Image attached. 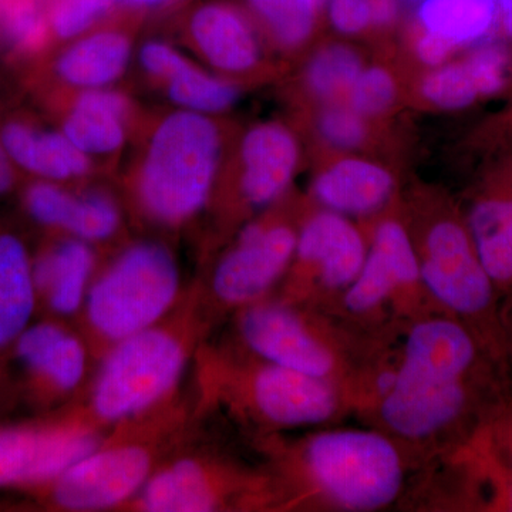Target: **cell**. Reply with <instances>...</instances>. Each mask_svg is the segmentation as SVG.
<instances>
[{
  "mask_svg": "<svg viewBox=\"0 0 512 512\" xmlns=\"http://www.w3.org/2000/svg\"><path fill=\"white\" fill-rule=\"evenodd\" d=\"M510 369L463 323L430 313L400 335L357 416L427 464L483 429L512 393Z\"/></svg>",
  "mask_w": 512,
  "mask_h": 512,
  "instance_id": "1",
  "label": "cell"
},
{
  "mask_svg": "<svg viewBox=\"0 0 512 512\" xmlns=\"http://www.w3.org/2000/svg\"><path fill=\"white\" fill-rule=\"evenodd\" d=\"M284 491V511L410 510L421 464L383 431L320 427L254 441Z\"/></svg>",
  "mask_w": 512,
  "mask_h": 512,
  "instance_id": "2",
  "label": "cell"
},
{
  "mask_svg": "<svg viewBox=\"0 0 512 512\" xmlns=\"http://www.w3.org/2000/svg\"><path fill=\"white\" fill-rule=\"evenodd\" d=\"M195 362L198 413L218 410L252 441L336 426L356 414L355 400L338 384L266 362L234 343H202Z\"/></svg>",
  "mask_w": 512,
  "mask_h": 512,
  "instance_id": "3",
  "label": "cell"
},
{
  "mask_svg": "<svg viewBox=\"0 0 512 512\" xmlns=\"http://www.w3.org/2000/svg\"><path fill=\"white\" fill-rule=\"evenodd\" d=\"M234 345L259 359L338 384L365 409L396 342L360 332L332 313L271 295L241 309Z\"/></svg>",
  "mask_w": 512,
  "mask_h": 512,
  "instance_id": "4",
  "label": "cell"
},
{
  "mask_svg": "<svg viewBox=\"0 0 512 512\" xmlns=\"http://www.w3.org/2000/svg\"><path fill=\"white\" fill-rule=\"evenodd\" d=\"M215 325L195 284L160 322L109 350L87 402L76 406L103 430L153 409L180 392L188 363Z\"/></svg>",
  "mask_w": 512,
  "mask_h": 512,
  "instance_id": "5",
  "label": "cell"
},
{
  "mask_svg": "<svg viewBox=\"0 0 512 512\" xmlns=\"http://www.w3.org/2000/svg\"><path fill=\"white\" fill-rule=\"evenodd\" d=\"M200 416L180 392L111 427L99 446L46 483L57 510L120 511L161 464L183 446Z\"/></svg>",
  "mask_w": 512,
  "mask_h": 512,
  "instance_id": "6",
  "label": "cell"
},
{
  "mask_svg": "<svg viewBox=\"0 0 512 512\" xmlns=\"http://www.w3.org/2000/svg\"><path fill=\"white\" fill-rule=\"evenodd\" d=\"M416 248L421 282L440 311L467 326L494 359L510 366L501 328L500 293L485 271L464 221L450 201L402 218Z\"/></svg>",
  "mask_w": 512,
  "mask_h": 512,
  "instance_id": "7",
  "label": "cell"
},
{
  "mask_svg": "<svg viewBox=\"0 0 512 512\" xmlns=\"http://www.w3.org/2000/svg\"><path fill=\"white\" fill-rule=\"evenodd\" d=\"M221 158L222 134L211 116L183 109L167 114L134 175L138 210L168 228L194 220L214 197Z\"/></svg>",
  "mask_w": 512,
  "mask_h": 512,
  "instance_id": "8",
  "label": "cell"
},
{
  "mask_svg": "<svg viewBox=\"0 0 512 512\" xmlns=\"http://www.w3.org/2000/svg\"><path fill=\"white\" fill-rule=\"evenodd\" d=\"M180 268L158 242L130 245L90 284L83 332L89 353L103 359L121 340L156 325L180 301Z\"/></svg>",
  "mask_w": 512,
  "mask_h": 512,
  "instance_id": "9",
  "label": "cell"
},
{
  "mask_svg": "<svg viewBox=\"0 0 512 512\" xmlns=\"http://www.w3.org/2000/svg\"><path fill=\"white\" fill-rule=\"evenodd\" d=\"M120 511H284V491L264 461L245 463L224 450H175Z\"/></svg>",
  "mask_w": 512,
  "mask_h": 512,
  "instance_id": "10",
  "label": "cell"
},
{
  "mask_svg": "<svg viewBox=\"0 0 512 512\" xmlns=\"http://www.w3.org/2000/svg\"><path fill=\"white\" fill-rule=\"evenodd\" d=\"M367 235L365 264L329 313L366 335L394 342L414 320L441 311L421 282L402 217L384 212Z\"/></svg>",
  "mask_w": 512,
  "mask_h": 512,
  "instance_id": "11",
  "label": "cell"
},
{
  "mask_svg": "<svg viewBox=\"0 0 512 512\" xmlns=\"http://www.w3.org/2000/svg\"><path fill=\"white\" fill-rule=\"evenodd\" d=\"M301 220L271 210L241 228L200 284L215 323L274 295L292 264Z\"/></svg>",
  "mask_w": 512,
  "mask_h": 512,
  "instance_id": "12",
  "label": "cell"
},
{
  "mask_svg": "<svg viewBox=\"0 0 512 512\" xmlns=\"http://www.w3.org/2000/svg\"><path fill=\"white\" fill-rule=\"evenodd\" d=\"M369 235L352 218L315 207L302 215L295 255L274 296L329 312L365 264Z\"/></svg>",
  "mask_w": 512,
  "mask_h": 512,
  "instance_id": "13",
  "label": "cell"
},
{
  "mask_svg": "<svg viewBox=\"0 0 512 512\" xmlns=\"http://www.w3.org/2000/svg\"><path fill=\"white\" fill-rule=\"evenodd\" d=\"M106 436L76 406L52 426L0 430V485L46 484Z\"/></svg>",
  "mask_w": 512,
  "mask_h": 512,
  "instance_id": "14",
  "label": "cell"
},
{
  "mask_svg": "<svg viewBox=\"0 0 512 512\" xmlns=\"http://www.w3.org/2000/svg\"><path fill=\"white\" fill-rule=\"evenodd\" d=\"M464 221L501 299L512 293V158L505 154L471 191Z\"/></svg>",
  "mask_w": 512,
  "mask_h": 512,
  "instance_id": "15",
  "label": "cell"
},
{
  "mask_svg": "<svg viewBox=\"0 0 512 512\" xmlns=\"http://www.w3.org/2000/svg\"><path fill=\"white\" fill-rule=\"evenodd\" d=\"M511 80L512 49L493 37L430 69L419 93L434 109L460 111L503 93Z\"/></svg>",
  "mask_w": 512,
  "mask_h": 512,
  "instance_id": "16",
  "label": "cell"
},
{
  "mask_svg": "<svg viewBox=\"0 0 512 512\" xmlns=\"http://www.w3.org/2000/svg\"><path fill=\"white\" fill-rule=\"evenodd\" d=\"M301 147L291 128L264 121L249 128L239 147L238 200L255 212L279 204L295 180Z\"/></svg>",
  "mask_w": 512,
  "mask_h": 512,
  "instance_id": "17",
  "label": "cell"
},
{
  "mask_svg": "<svg viewBox=\"0 0 512 512\" xmlns=\"http://www.w3.org/2000/svg\"><path fill=\"white\" fill-rule=\"evenodd\" d=\"M185 30L202 59L222 74L251 73L262 62L258 26L237 3L208 0L195 5L185 19Z\"/></svg>",
  "mask_w": 512,
  "mask_h": 512,
  "instance_id": "18",
  "label": "cell"
},
{
  "mask_svg": "<svg viewBox=\"0 0 512 512\" xmlns=\"http://www.w3.org/2000/svg\"><path fill=\"white\" fill-rule=\"evenodd\" d=\"M392 171L363 157H343L326 165L312 183L315 207L352 220L377 218L396 194Z\"/></svg>",
  "mask_w": 512,
  "mask_h": 512,
  "instance_id": "19",
  "label": "cell"
},
{
  "mask_svg": "<svg viewBox=\"0 0 512 512\" xmlns=\"http://www.w3.org/2000/svg\"><path fill=\"white\" fill-rule=\"evenodd\" d=\"M140 63L144 72L164 87L167 96L180 109L214 116L237 103L239 90L234 83L205 72L161 40L144 43Z\"/></svg>",
  "mask_w": 512,
  "mask_h": 512,
  "instance_id": "20",
  "label": "cell"
},
{
  "mask_svg": "<svg viewBox=\"0 0 512 512\" xmlns=\"http://www.w3.org/2000/svg\"><path fill=\"white\" fill-rule=\"evenodd\" d=\"M26 202L37 221L89 244L107 241L120 229L119 205L103 191L74 195L57 185L42 183L30 188Z\"/></svg>",
  "mask_w": 512,
  "mask_h": 512,
  "instance_id": "21",
  "label": "cell"
},
{
  "mask_svg": "<svg viewBox=\"0 0 512 512\" xmlns=\"http://www.w3.org/2000/svg\"><path fill=\"white\" fill-rule=\"evenodd\" d=\"M18 353L30 370L59 393L79 389L86 375V342L82 336L53 323L23 330L18 336Z\"/></svg>",
  "mask_w": 512,
  "mask_h": 512,
  "instance_id": "22",
  "label": "cell"
},
{
  "mask_svg": "<svg viewBox=\"0 0 512 512\" xmlns=\"http://www.w3.org/2000/svg\"><path fill=\"white\" fill-rule=\"evenodd\" d=\"M414 20L417 32L440 40L454 55L500 32L495 0H419Z\"/></svg>",
  "mask_w": 512,
  "mask_h": 512,
  "instance_id": "23",
  "label": "cell"
},
{
  "mask_svg": "<svg viewBox=\"0 0 512 512\" xmlns=\"http://www.w3.org/2000/svg\"><path fill=\"white\" fill-rule=\"evenodd\" d=\"M130 103L109 89L83 90L63 124V133L87 156H107L123 147Z\"/></svg>",
  "mask_w": 512,
  "mask_h": 512,
  "instance_id": "24",
  "label": "cell"
},
{
  "mask_svg": "<svg viewBox=\"0 0 512 512\" xmlns=\"http://www.w3.org/2000/svg\"><path fill=\"white\" fill-rule=\"evenodd\" d=\"M94 268L96 255L89 242L74 237L66 239L33 266L36 291L46 296L53 312L72 316L82 311Z\"/></svg>",
  "mask_w": 512,
  "mask_h": 512,
  "instance_id": "25",
  "label": "cell"
},
{
  "mask_svg": "<svg viewBox=\"0 0 512 512\" xmlns=\"http://www.w3.org/2000/svg\"><path fill=\"white\" fill-rule=\"evenodd\" d=\"M131 39L126 30L103 28L77 37L57 60L64 83L82 90L106 89L126 72Z\"/></svg>",
  "mask_w": 512,
  "mask_h": 512,
  "instance_id": "26",
  "label": "cell"
},
{
  "mask_svg": "<svg viewBox=\"0 0 512 512\" xmlns=\"http://www.w3.org/2000/svg\"><path fill=\"white\" fill-rule=\"evenodd\" d=\"M0 138L10 160L47 180H79L92 168L89 156L74 146L63 131H42L10 123Z\"/></svg>",
  "mask_w": 512,
  "mask_h": 512,
  "instance_id": "27",
  "label": "cell"
},
{
  "mask_svg": "<svg viewBox=\"0 0 512 512\" xmlns=\"http://www.w3.org/2000/svg\"><path fill=\"white\" fill-rule=\"evenodd\" d=\"M35 279L28 252L13 235H0V345L18 339L35 308Z\"/></svg>",
  "mask_w": 512,
  "mask_h": 512,
  "instance_id": "28",
  "label": "cell"
},
{
  "mask_svg": "<svg viewBox=\"0 0 512 512\" xmlns=\"http://www.w3.org/2000/svg\"><path fill=\"white\" fill-rule=\"evenodd\" d=\"M259 30L278 49L296 52L308 45L325 12L320 0H244Z\"/></svg>",
  "mask_w": 512,
  "mask_h": 512,
  "instance_id": "29",
  "label": "cell"
},
{
  "mask_svg": "<svg viewBox=\"0 0 512 512\" xmlns=\"http://www.w3.org/2000/svg\"><path fill=\"white\" fill-rule=\"evenodd\" d=\"M365 63L355 47L342 42L319 47L303 72V83L319 103H346Z\"/></svg>",
  "mask_w": 512,
  "mask_h": 512,
  "instance_id": "30",
  "label": "cell"
},
{
  "mask_svg": "<svg viewBox=\"0 0 512 512\" xmlns=\"http://www.w3.org/2000/svg\"><path fill=\"white\" fill-rule=\"evenodd\" d=\"M325 12L339 35L366 36L396 25L400 0H326Z\"/></svg>",
  "mask_w": 512,
  "mask_h": 512,
  "instance_id": "31",
  "label": "cell"
},
{
  "mask_svg": "<svg viewBox=\"0 0 512 512\" xmlns=\"http://www.w3.org/2000/svg\"><path fill=\"white\" fill-rule=\"evenodd\" d=\"M320 140L336 151H353L365 146L369 120L348 103L325 104L316 119Z\"/></svg>",
  "mask_w": 512,
  "mask_h": 512,
  "instance_id": "32",
  "label": "cell"
},
{
  "mask_svg": "<svg viewBox=\"0 0 512 512\" xmlns=\"http://www.w3.org/2000/svg\"><path fill=\"white\" fill-rule=\"evenodd\" d=\"M399 97V84L387 67L365 66L346 103L365 119H376L392 109Z\"/></svg>",
  "mask_w": 512,
  "mask_h": 512,
  "instance_id": "33",
  "label": "cell"
},
{
  "mask_svg": "<svg viewBox=\"0 0 512 512\" xmlns=\"http://www.w3.org/2000/svg\"><path fill=\"white\" fill-rule=\"evenodd\" d=\"M117 0H53L49 28L60 39H73L92 30L113 12Z\"/></svg>",
  "mask_w": 512,
  "mask_h": 512,
  "instance_id": "34",
  "label": "cell"
},
{
  "mask_svg": "<svg viewBox=\"0 0 512 512\" xmlns=\"http://www.w3.org/2000/svg\"><path fill=\"white\" fill-rule=\"evenodd\" d=\"M6 35L22 47H36L45 42L49 20L30 0H15L6 8Z\"/></svg>",
  "mask_w": 512,
  "mask_h": 512,
  "instance_id": "35",
  "label": "cell"
},
{
  "mask_svg": "<svg viewBox=\"0 0 512 512\" xmlns=\"http://www.w3.org/2000/svg\"><path fill=\"white\" fill-rule=\"evenodd\" d=\"M484 434L494 453L512 468V393L495 409Z\"/></svg>",
  "mask_w": 512,
  "mask_h": 512,
  "instance_id": "36",
  "label": "cell"
},
{
  "mask_svg": "<svg viewBox=\"0 0 512 512\" xmlns=\"http://www.w3.org/2000/svg\"><path fill=\"white\" fill-rule=\"evenodd\" d=\"M501 328H503V339L505 353L512 365V295L501 301Z\"/></svg>",
  "mask_w": 512,
  "mask_h": 512,
  "instance_id": "37",
  "label": "cell"
},
{
  "mask_svg": "<svg viewBox=\"0 0 512 512\" xmlns=\"http://www.w3.org/2000/svg\"><path fill=\"white\" fill-rule=\"evenodd\" d=\"M498 9V28L512 49V0H495Z\"/></svg>",
  "mask_w": 512,
  "mask_h": 512,
  "instance_id": "38",
  "label": "cell"
},
{
  "mask_svg": "<svg viewBox=\"0 0 512 512\" xmlns=\"http://www.w3.org/2000/svg\"><path fill=\"white\" fill-rule=\"evenodd\" d=\"M10 161L12 160H10L8 153H6L2 138H0V194L9 191L13 184V171Z\"/></svg>",
  "mask_w": 512,
  "mask_h": 512,
  "instance_id": "39",
  "label": "cell"
},
{
  "mask_svg": "<svg viewBox=\"0 0 512 512\" xmlns=\"http://www.w3.org/2000/svg\"><path fill=\"white\" fill-rule=\"evenodd\" d=\"M167 2L168 0H117V3H121L124 8L136 10L156 8Z\"/></svg>",
  "mask_w": 512,
  "mask_h": 512,
  "instance_id": "40",
  "label": "cell"
},
{
  "mask_svg": "<svg viewBox=\"0 0 512 512\" xmlns=\"http://www.w3.org/2000/svg\"><path fill=\"white\" fill-rule=\"evenodd\" d=\"M505 140L508 144V156L512 158V110L504 119Z\"/></svg>",
  "mask_w": 512,
  "mask_h": 512,
  "instance_id": "41",
  "label": "cell"
},
{
  "mask_svg": "<svg viewBox=\"0 0 512 512\" xmlns=\"http://www.w3.org/2000/svg\"><path fill=\"white\" fill-rule=\"evenodd\" d=\"M320 3H322V5H323V8H325V3H326V0H320Z\"/></svg>",
  "mask_w": 512,
  "mask_h": 512,
  "instance_id": "42",
  "label": "cell"
},
{
  "mask_svg": "<svg viewBox=\"0 0 512 512\" xmlns=\"http://www.w3.org/2000/svg\"><path fill=\"white\" fill-rule=\"evenodd\" d=\"M511 295H512V293H511ZM508 296H510V295H508ZM505 298H507V296H505Z\"/></svg>",
  "mask_w": 512,
  "mask_h": 512,
  "instance_id": "43",
  "label": "cell"
}]
</instances>
